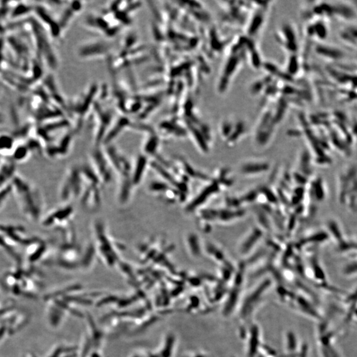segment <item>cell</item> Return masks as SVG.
Wrapping results in <instances>:
<instances>
[{
    "mask_svg": "<svg viewBox=\"0 0 357 357\" xmlns=\"http://www.w3.org/2000/svg\"><path fill=\"white\" fill-rule=\"evenodd\" d=\"M12 194L23 216L30 222L41 221L45 210V200L41 190L21 175L16 174L11 182Z\"/></svg>",
    "mask_w": 357,
    "mask_h": 357,
    "instance_id": "obj_1",
    "label": "cell"
},
{
    "mask_svg": "<svg viewBox=\"0 0 357 357\" xmlns=\"http://www.w3.org/2000/svg\"><path fill=\"white\" fill-rule=\"evenodd\" d=\"M271 280L267 279L262 282L252 292L245 298L240 308V315L242 320H247L253 314L257 306L262 302L264 296L271 287Z\"/></svg>",
    "mask_w": 357,
    "mask_h": 357,
    "instance_id": "obj_2",
    "label": "cell"
},
{
    "mask_svg": "<svg viewBox=\"0 0 357 357\" xmlns=\"http://www.w3.org/2000/svg\"><path fill=\"white\" fill-rule=\"evenodd\" d=\"M242 338L246 340L247 357H255L259 350L261 342V332L259 326L253 324L248 330L242 329L241 331Z\"/></svg>",
    "mask_w": 357,
    "mask_h": 357,
    "instance_id": "obj_3",
    "label": "cell"
},
{
    "mask_svg": "<svg viewBox=\"0 0 357 357\" xmlns=\"http://www.w3.org/2000/svg\"><path fill=\"white\" fill-rule=\"evenodd\" d=\"M16 164L14 160H2L0 162V187L10 184L17 174Z\"/></svg>",
    "mask_w": 357,
    "mask_h": 357,
    "instance_id": "obj_4",
    "label": "cell"
},
{
    "mask_svg": "<svg viewBox=\"0 0 357 357\" xmlns=\"http://www.w3.org/2000/svg\"><path fill=\"white\" fill-rule=\"evenodd\" d=\"M317 51L328 60L334 61V62L341 61L345 57V52L343 50L331 46H320L317 48Z\"/></svg>",
    "mask_w": 357,
    "mask_h": 357,
    "instance_id": "obj_5",
    "label": "cell"
},
{
    "mask_svg": "<svg viewBox=\"0 0 357 357\" xmlns=\"http://www.w3.org/2000/svg\"><path fill=\"white\" fill-rule=\"evenodd\" d=\"M339 37L345 45L357 49V25H351L343 28L339 33Z\"/></svg>",
    "mask_w": 357,
    "mask_h": 357,
    "instance_id": "obj_6",
    "label": "cell"
},
{
    "mask_svg": "<svg viewBox=\"0 0 357 357\" xmlns=\"http://www.w3.org/2000/svg\"><path fill=\"white\" fill-rule=\"evenodd\" d=\"M297 339L295 334L291 331L286 333L284 336V357H297Z\"/></svg>",
    "mask_w": 357,
    "mask_h": 357,
    "instance_id": "obj_7",
    "label": "cell"
},
{
    "mask_svg": "<svg viewBox=\"0 0 357 357\" xmlns=\"http://www.w3.org/2000/svg\"><path fill=\"white\" fill-rule=\"evenodd\" d=\"M334 15L340 17L341 19H351L355 17L352 9L345 4L334 5Z\"/></svg>",
    "mask_w": 357,
    "mask_h": 357,
    "instance_id": "obj_8",
    "label": "cell"
},
{
    "mask_svg": "<svg viewBox=\"0 0 357 357\" xmlns=\"http://www.w3.org/2000/svg\"><path fill=\"white\" fill-rule=\"evenodd\" d=\"M10 194H12L11 183L0 187V211L3 209L4 206L6 205Z\"/></svg>",
    "mask_w": 357,
    "mask_h": 357,
    "instance_id": "obj_9",
    "label": "cell"
},
{
    "mask_svg": "<svg viewBox=\"0 0 357 357\" xmlns=\"http://www.w3.org/2000/svg\"><path fill=\"white\" fill-rule=\"evenodd\" d=\"M255 357H278L277 352L269 346L261 345Z\"/></svg>",
    "mask_w": 357,
    "mask_h": 357,
    "instance_id": "obj_10",
    "label": "cell"
},
{
    "mask_svg": "<svg viewBox=\"0 0 357 357\" xmlns=\"http://www.w3.org/2000/svg\"><path fill=\"white\" fill-rule=\"evenodd\" d=\"M174 337L172 335L169 336L166 341V344L165 348L161 352L162 357H170L171 354H172V351L173 349V346H174Z\"/></svg>",
    "mask_w": 357,
    "mask_h": 357,
    "instance_id": "obj_11",
    "label": "cell"
},
{
    "mask_svg": "<svg viewBox=\"0 0 357 357\" xmlns=\"http://www.w3.org/2000/svg\"><path fill=\"white\" fill-rule=\"evenodd\" d=\"M200 306V300L196 296H192L190 298V304L187 307L188 312H190L192 309H196Z\"/></svg>",
    "mask_w": 357,
    "mask_h": 357,
    "instance_id": "obj_12",
    "label": "cell"
},
{
    "mask_svg": "<svg viewBox=\"0 0 357 357\" xmlns=\"http://www.w3.org/2000/svg\"><path fill=\"white\" fill-rule=\"evenodd\" d=\"M67 301L71 302H75L76 303L85 304V305H89L91 304V302L89 300L81 299V298L69 297L67 298Z\"/></svg>",
    "mask_w": 357,
    "mask_h": 357,
    "instance_id": "obj_13",
    "label": "cell"
},
{
    "mask_svg": "<svg viewBox=\"0 0 357 357\" xmlns=\"http://www.w3.org/2000/svg\"><path fill=\"white\" fill-rule=\"evenodd\" d=\"M118 301V299L116 297H109L105 298V299L101 300L97 304L98 306L105 305V304L111 303V302H115Z\"/></svg>",
    "mask_w": 357,
    "mask_h": 357,
    "instance_id": "obj_14",
    "label": "cell"
},
{
    "mask_svg": "<svg viewBox=\"0 0 357 357\" xmlns=\"http://www.w3.org/2000/svg\"><path fill=\"white\" fill-rule=\"evenodd\" d=\"M297 357H308V346L304 344L299 352Z\"/></svg>",
    "mask_w": 357,
    "mask_h": 357,
    "instance_id": "obj_15",
    "label": "cell"
},
{
    "mask_svg": "<svg viewBox=\"0 0 357 357\" xmlns=\"http://www.w3.org/2000/svg\"><path fill=\"white\" fill-rule=\"evenodd\" d=\"M134 301H135L134 299L122 300L121 301L119 302V306H121V307H124V306H128L129 304L133 303Z\"/></svg>",
    "mask_w": 357,
    "mask_h": 357,
    "instance_id": "obj_16",
    "label": "cell"
},
{
    "mask_svg": "<svg viewBox=\"0 0 357 357\" xmlns=\"http://www.w3.org/2000/svg\"><path fill=\"white\" fill-rule=\"evenodd\" d=\"M60 318V314H59L58 312H56L55 314H54L53 315H52V324H54V325H56L57 323H58L59 319Z\"/></svg>",
    "mask_w": 357,
    "mask_h": 357,
    "instance_id": "obj_17",
    "label": "cell"
},
{
    "mask_svg": "<svg viewBox=\"0 0 357 357\" xmlns=\"http://www.w3.org/2000/svg\"><path fill=\"white\" fill-rule=\"evenodd\" d=\"M182 290L183 288L181 287V286H179L178 288H177L175 290L173 291L172 293V295L173 297H176V296L179 295L181 293H182Z\"/></svg>",
    "mask_w": 357,
    "mask_h": 357,
    "instance_id": "obj_18",
    "label": "cell"
},
{
    "mask_svg": "<svg viewBox=\"0 0 357 357\" xmlns=\"http://www.w3.org/2000/svg\"><path fill=\"white\" fill-rule=\"evenodd\" d=\"M63 349L62 348H58V349H57L56 350V351L54 352V353L53 354V355H52L51 357H58L60 356V354H61V352L63 351Z\"/></svg>",
    "mask_w": 357,
    "mask_h": 357,
    "instance_id": "obj_19",
    "label": "cell"
},
{
    "mask_svg": "<svg viewBox=\"0 0 357 357\" xmlns=\"http://www.w3.org/2000/svg\"><path fill=\"white\" fill-rule=\"evenodd\" d=\"M91 357H100L98 353H93Z\"/></svg>",
    "mask_w": 357,
    "mask_h": 357,
    "instance_id": "obj_20",
    "label": "cell"
},
{
    "mask_svg": "<svg viewBox=\"0 0 357 357\" xmlns=\"http://www.w3.org/2000/svg\"><path fill=\"white\" fill-rule=\"evenodd\" d=\"M76 354H69V356H67V357H76Z\"/></svg>",
    "mask_w": 357,
    "mask_h": 357,
    "instance_id": "obj_21",
    "label": "cell"
},
{
    "mask_svg": "<svg viewBox=\"0 0 357 357\" xmlns=\"http://www.w3.org/2000/svg\"><path fill=\"white\" fill-rule=\"evenodd\" d=\"M150 357H157L156 356H154V355H151Z\"/></svg>",
    "mask_w": 357,
    "mask_h": 357,
    "instance_id": "obj_22",
    "label": "cell"
},
{
    "mask_svg": "<svg viewBox=\"0 0 357 357\" xmlns=\"http://www.w3.org/2000/svg\"><path fill=\"white\" fill-rule=\"evenodd\" d=\"M355 59H356V62H357V54H356V57H355Z\"/></svg>",
    "mask_w": 357,
    "mask_h": 357,
    "instance_id": "obj_23",
    "label": "cell"
},
{
    "mask_svg": "<svg viewBox=\"0 0 357 357\" xmlns=\"http://www.w3.org/2000/svg\"><path fill=\"white\" fill-rule=\"evenodd\" d=\"M1 161H2L1 159H0V162H1Z\"/></svg>",
    "mask_w": 357,
    "mask_h": 357,
    "instance_id": "obj_24",
    "label": "cell"
},
{
    "mask_svg": "<svg viewBox=\"0 0 357 357\" xmlns=\"http://www.w3.org/2000/svg\"><path fill=\"white\" fill-rule=\"evenodd\" d=\"M135 357H138V356H135Z\"/></svg>",
    "mask_w": 357,
    "mask_h": 357,
    "instance_id": "obj_25",
    "label": "cell"
}]
</instances>
